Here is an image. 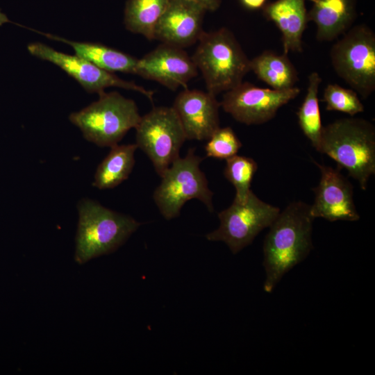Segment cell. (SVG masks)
<instances>
[{
  "label": "cell",
  "instance_id": "6da1fadb",
  "mask_svg": "<svg viewBox=\"0 0 375 375\" xmlns=\"http://www.w3.org/2000/svg\"><path fill=\"white\" fill-rule=\"evenodd\" d=\"M314 219L310 204L297 201L281 210L270 225L263 243L265 292H272L283 276L310 253Z\"/></svg>",
  "mask_w": 375,
  "mask_h": 375
},
{
  "label": "cell",
  "instance_id": "7a4b0ae2",
  "mask_svg": "<svg viewBox=\"0 0 375 375\" xmlns=\"http://www.w3.org/2000/svg\"><path fill=\"white\" fill-rule=\"evenodd\" d=\"M318 152L328 156L362 190L375 174V128L361 118H342L323 126Z\"/></svg>",
  "mask_w": 375,
  "mask_h": 375
},
{
  "label": "cell",
  "instance_id": "3957f363",
  "mask_svg": "<svg viewBox=\"0 0 375 375\" xmlns=\"http://www.w3.org/2000/svg\"><path fill=\"white\" fill-rule=\"evenodd\" d=\"M192 57L207 91L217 95L236 87L251 71L248 58L233 33L226 28L203 32Z\"/></svg>",
  "mask_w": 375,
  "mask_h": 375
},
{
  "label": "cell",
  "instance_id": "277c9868",
  "mask_svg": "<svg viewBox=\"0 0 375 375\" xmlns=\"http://www.w3.org/2000/svg\"><path fill=\"white\" fill-rule=\"evenodd\" d=\"M77 207L75 260L79 264L115 251L142 224L89 199H81Z\"/></svg>",
  "mask_w": 375,
  "mask_h": 375
},
{
  "label": "cell",
  "instance_id": "5b68a950",
  "mask_svg": "<svg viewBox=\"0 0 375 375\" xmlns=\"http://www.w3.org/2000/svg\"><path fill=\"white\" fill-rule=\"evenodd\" d=\"M97 101L69 119L84 138L97 146L112 147L138 125L141 116L135 102L117 92L99 94Z\"/></svg>",
  "mask_w": 375,
  "mask_h": 375
},
{
  "label": "cell",
  "instance_id": "8992f818",
  "mask_svg": "<svg viewBox=\"0 0 375 375\" xmlns=\"http://www.w3.org/2000/svg\"><path fill=\"white\" fill-rule=\"evenodd\" d=\"M190 148L187 154L174 160L160 176V185L153 192V201L167 220L177 217L183 205L189 200L201 201L213 212V192L208 187L205 174L200 169L203 158Z\"/></svg>",
  "mask_w": 375,
  "mask_h": 375
},
{
  "label": "cell",
  "instance_id": "52a82bcc",
  "mask_svg": "<svg viewBox=\"0 0 375 375\" xmlns=\"http://www.w3.org/2000/svg\"><path fill=\"white\" fill-rule=\"evenodd\" d=\"M334 71L363 99L375 90V33L367 25L350 28L332 47Z\"/></svg>",
  "mask_w": 375,
  "mask_h": 375
},
{
  "label": "cell",
  "instance_id": "ba28073f",
  "mask_svg": "<svg viewBox=\"0 0 375 375\" xmlns=\"http://www.w3.org/2000/svg\"><path fill=\"white\" fill-rule=\"evenodd\" d=\"M281 210L258 198L251 190L244 202L233 199L218 213L219 227L208 233L209 241L223 242L233 254L252 243L256 237L275 220Z\"/></svg>",
  "mask_w": 375,
  "mask_h": 375
},
{
  "label": "cell",
  "instance_id": "9c48e42d",
  "mask_svg": "<svg viewBox=\"0 0 375 375\" xmlns=\"http://www.w3.org/2000/svg\"><path fill=\"white\" fill-rule=\"evenodd\" d=\"M136 145L151 160L161 176L180 157L186 136L179 118L172 107H154L141 116L135 128Z\"/></svg>",
  "mask_w": 375,
  "mask_h": 375
},
{
  "label": "cell",
  "instance_id": "30bf717a",
  "mask_svg": "<svg viewBox=\"0 0 375 375\" xmlns=\"http://www.w3.org/2000/svg\"><path fill=\"white\" fill-rule=\"evenodd\" d=\"M299 92L297 87L276 90L242 81L224 92L220 105L237 122L259 125L272 119L280 108L295 99Z\"/></svg>",
  "mask_w": 375,
  "mask_h": 375
},
{
  "label": "cell",
  "instance_id": "8fae6325",
  "mask_svg": "<svg viewBox=\"0 0 375 375\" xmlns=\"http://www.w3.org/2000/svg\"><path fill=\"white\" fill-rule=\"evenodd\" d=\"M27 48L31 55L60 67L88 92L100 94L106 88L116 87L140 92L153 103V91L146 90L133 82L124 81L112 72L106 71L76 54L69 55L40 42L30 43Z\"/></svg>",
  "mask_w": 375,
  "mask_h": 375
},
{
  "label": "cell",
  "instance_id": "7c38bea8",
  "mask_svg": "<svg viewBox=\"0 0 375 375\" xmlns=\"http://www.w3.org/2000/svg\"><path fill=\"white\" fill-rule=\"evenodd\" d=\"M314 162L320 170L321 177L319 184L313 189L315 199L310 205L312 217L329 222L359 220L360 217L355 205L351 183L339 168Z\"/></svg>",
  "mask_w": 375,
  "mask_h": 375
},
{
  "label": "cell",
  "instance_id": "4fadbf2b",
  "mask_svg": "<svg viewBox=\"0 0 375 375\" xmlns=\"http://www.w3.org/2000/svg\"><path fill=\"white\" fill-rule=\"evenodd\" d=\"M197 74L192 57L183 49L164 43L138 59L135 69V74L173 91L180 87L188 88V83Z\"/></svg>",
  "mask_w": 375,
  "mask_h": 375
},
{
  "label": "cell",
  "instance_id": "5bb4252c",
  "mask_svg": "<svg viewBox=\"0 0 375 375\" xmlns=\"http://www.w3.org/2000/svg\"><path fill=\"white\" fill-rule=\"evenodd\" d=\"M206 10L192 0H169L156 24L154 39L181 49L191 46L204 32L202 24Z\"/></svg>",
  "mask_w": 375,
  "mask_h": 375
},
{
  "label": "cell",
  "instance_id": "9a60e30c",
  "mask_svg": "<svg viewBox=\"0 0 375 375\" xmlns=\"http://www.w3.org/2000/svg\"><path fill=\"white\" fill-rule=\"evenodd\" d=\"M220 102L216 95L188 88L175 98L172 108L177 114L186 139L208 140L219 126Z\"/></svg>",
  "mask_w": 375,
  "mask_h": 375
},
{
  "label": "cell",
  "instance_id": "2e32d148",
  "mask_svg": "<svg viewBox=\"0 0 375 375\" xmlns=\"http://www.w3.org/2000/svg\"><path fill=\"white\" fill-rule=\"evenodd\" d=\"M265 18L279 29L285 53L302 51V37L307 27L305 0H276L262 8Z\"/></svg>",
  "mask_w": 375,
  "mask_h": 375
},
{
  "label": "cell",
  "instance_id": "e0dca14e",
  "mask_svg": "<svg viewBox=\"0 0 375 375\" xmlns=\"http://www.w3.org/2000/svg\"><path fill=\"white\" fill-rule=\"evenodd\" d=\"M308 21L316 25V39L331 42L351 28L356 18V0H312Z\"/></svg>",
  "mask_w": 375,
  "mask_h": 375
},
{
  "label": "cell",
  "instance_id": "ac0fdd59",
  "mask_svg": "<svg viewBox=\"0 0 375 375\" xmlns=\"http://www.w3.org/2000/svg\"><path fill=\"white\" fill-rule=\"evenodd\" d=\"M46 36L70 45L76 56L106 71L135 74L138 58L121 51L99 43L72 41L49 34Z\"/></svg>",
  "mask_w": 375,
  "mask_h": 375
},
{
  "label": "cell",
  "instance_id": "d6986e66",
  "mask_svg": "<svg viewBox=\"0 0 375 375\" xmlns=\"http://www.w3.org/2000/svg\"><path fill=\"white\" fill-rule=\"evenodd\" d=\"M250 69L272 89L285 90L295 87L298 72L288 54L265 51L250 60Z\"/></svg>",
  "mask_w": 375,
  "mask_h": 375
},
{
  "label": "cell",
  "instance_id": "ffe728a7",
  "mask_svg": "<svg viewBox=\"0 0 375 375\" xmlns=\"http://www.w3.org/2000/svg\"><path fill=\"white\" fill-rule=\"evenodd\" d=\"M110 148L94 174L93 185L99 190L111 189L122 183L128 178L135 165L136 144H117Z\"/></svg>",
  "mask_w": 375,
  "mask_h": 375
},
{
  "label": "cell",
  "instance_id": "44dd1931",
  "mask_svg": "<svg viewBox=\"0 0 375 375\" xmlns=\"http://www.w3.org/2000/svg\"><path fill=\"white\" fill-rule=\"evenodd\" d=\"M169 0H128L124 9L126 28L154 40V31Z\"/></svg>",
  "mask_w": 375,
  "mask_h": 375
},
{
  "label": "cell",
  "instance_id": "7402d4cb",
  "mask_svg": "<svg viewBox=\"0 0 375 375\" xmlns=\"http://www.w3.org/2000/svg\"><path fill=\"white\" fill-rule=\"evenodd\" d=\"M321 83L322 78L318 72H313L310 74L306 96L297 112L301 130L317 151L323 128L318 99Z\"/></svg>",
  "mask_w": 375,
  "mask_h": 375
},
{
  "label": "cell",
  "instance_id": "603a6c76",
  "mask_svg": "<svg viewBox=\"0 0 375 375\" xmlns=\"http://www.w3.org/2000/svg\"><path fill=\"white\" fill-rule=\"evenodd\" d=\"M257 169V162L249 157L236 154L226 160L224 175L235 189L234 199L242 203L247 200Z\"/></svg>",
  "mask_w": 375,
  "mask_h": 375
},
{
  "label": "cell",
  "instance_id": "cb8c5ba5",
  "mask_svg": "<svg viewBox=\"0 0 375 375\" xmlns=\"http://www.w3.org/2000/svg\"><path fill=\"white\" fill-rule=\"evenodd\" d=\"M322 101L326 104V110L342 112L352 117L365 110L356 92L335 83L326 86Z\"/></svg>",
  "mask_w": 375,
  "mask_h": 375
},
{
  "label": "cell",
  "instance_id": "d4e9b609",
  "mask_svg": "<svg viewBox=\"0 0 375 375\" xmlns=\"http://www.w3.org/2000/svg\"><path fill=\"white\" fill-rule=\"evenodd\" d=\"M242 144L234 131L229 126L216 130L205 147L207 157L226 160L238 153Z\"/></svg>",
  "mask_w": 375,
  "mask_h": 375
},
{
  "label": "cell",
  "instance_id": "484cf974",
  "mask_svg": "<svg viewBox=\"0 0 375 375\" xmlns=\"http://www.w3.org/2000/svg\"><path fill=\"white\" fill-rule=\"evenodd\" d=\"M244 7L251 10L262 9L267 0H240Z\"/></svg>",
  "mask_w": 375,
  "mask_h": 375
},
{
  "label": "cell",
  "instance_id": "4316f807",
  "mask_svg": "<svg viewBox=\"0 0 375 375\" xmlns=\"http://www.w3.org/2000/svg\"><path fill=\"white\" fill-rule=\"evenodd\" d=\"M203 5L207 10L215 11L221 4V0H192Z\"/></svg>",
  "mask_w": 375,
  "mask_h": 375
}]
</instances>
